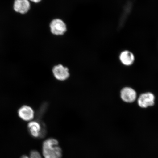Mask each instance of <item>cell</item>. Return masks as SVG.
<instances>
[{
  "label": "cell",
  "instance_id": "6da1fadb",
  "mask_svg": "<svg viewBox=\"0 0 158 158\" xmlns=\"http://www.w3.org/2000/svg\"><path fill=\"white\" fill-rule=\"evenodd\" d=\"M42 154L44 158H62V151L58 140L49 138L43 142Z\"/></svg>",
  "mask_w": 158,
  "mask_h": 158
},
{
  "label": "cell",
  "instance_id": "7a4b0ae2",
  "mask_svg": "<svg viewBox=\"0 0 158 158\" xmlns=\"http://www.w3.org/2000/svg\"><path fill=\"white\" fill-rule=\"evenodd\" d=\"M27 128L29 134L35 138H42L45 135L46 131L44 129V126L41 125L38 121L32 120L29 122Z\"/></svg>",
  "mask_w": 158,
  "mask_h": 158
},
{
  "label": "cell",
  "instance_id": "3957f363",
  "mask_svg": "<svg viewBox=\"0 0 158 158\" xmlns=\"http://www.w3.org/2000/svg\"><path fill=\"white\" fill-rule=\"evenodd\" d=\"M19 117L23 121L30 122L34 119L35 113L34 110L31 106L23 105L18 110Z\"/></svg>",
  "mask_w": 158,
  "mask_h": 158
},
{
  "label": "cell",
  "instance_id": "277c9868",
  "mask_svg": "<svg viewBox=\"0 0 158 158\" xmlns=\"http://www.w3.org/2000/svg\"><path fill=\"white\" fill-rule=\"evenodd\" d=\"M50 27L51 32L56 35H62L67 30L66 24L62 20L59 19L53 20L50 23Z\"/></svg>",
  "mask_w": 158,
  "mask_h": 158
},
{
  "label": "cell",
  "instance_id": "5b68a950",
  "mask_svg": "<svg viewBox=\"0 0 158 158\" xmlns=\"http://www.w3.org/2000/svg\"><path fill=\"white\" fill-rule=\"evenodd\" d=\"M155 96L152 93L147 92L140 95L138 98V103L140 107L146 108L155 104Z\"/></svg>",
  "mask_w": 158,
  "mask_h": 158
},
{
  "label": "cell",
  "instance_id": "8992f818",
  "mask_svg": "<svg viewBox=\"0 0 158 158\" xmlns=\"http://www.w3.org/2000/svg\"><path fill=\"white\" fill-rule=\"evenodd\" d=\"M53 75L59 81H64L70 76L69 69L62 64L55 66L52 69Z\"/></svg>",
  "mask_w": 158,
  "mask_h": 158
},
{
  "label": "cell",
  "instance_id": "52a82bcc",
  "mask_svg": "<svg viewBox=\"0 0 158 158\" xmlns=\"http://www.w3.org/2000/svg\"><path fill=\"white\" fill-rule=\"evenodd\" d=\"M137 96L135 91L131 88H124L120 92V97L122 99L124 102L128 103H131L135 101Z\"/></svg>",
  "mask_w": 158,
  "mask_h": 158
},
{
  "label": "cell",
  "instance_id": "ba28073f",
  "mask_svg": "<svg viewBox=\"0 0 158 158\" xmlns=\"http://www.w3.org/2000/svg\"><path fill=\"white\" fill-rule=\"evenodd\" d=\"M30 4L28 0H15L14 4L15 11L21 14H25L28 11Z\"/></svg>",
  "mask_w": 158,
  "mask_h": 158
},
{
  "label": "cell",
  "instance_id": "9c48e42d",
  "mask_svg": "<svg viewBox=\"0 0 158 158\" xmlns=\"http://www.w3.org/2000/svg\"><path fill=\"white\" fill-rule=\"evenodd\" d=\"M119 58L122 64L127 66H129L133 64L135 60L134 54L128 50L122 52L120 54Z\"/></svg>",
  "mask_w": 158,
  "mask_h": 158
},
{
  "label": "cell",
  "instance_id": "30bf717a",
  "mask_svg": "<svg viewBox=\"0 0 158 158\" xmlns=\"http://www.w3.org/2000/svg\"><path fill=\"white\" fill-rule=\"evenodd\" d=\"M20 158H42L40 153L36 150H32L30 152L29 156L23 155Z\"/></svg>",
  "mask_w": 158,
  "mask_h": 158
},
{
  "label": "cell",
  "instance_id": "8fae6325",
  "mask_svg": "<svg viewBox=\"0 0 158 158\" xmlns=\"http://www.w3.org/2000/svg\"><path fill=\"white\" fill-rule=\"evenodd\" d=\"M30 1L34 2L35 3H38L39 2H40L41 0H30Z\"/></svg>",
  "mask_w": 158,
  "mask_h": 158
}]
</instances>
